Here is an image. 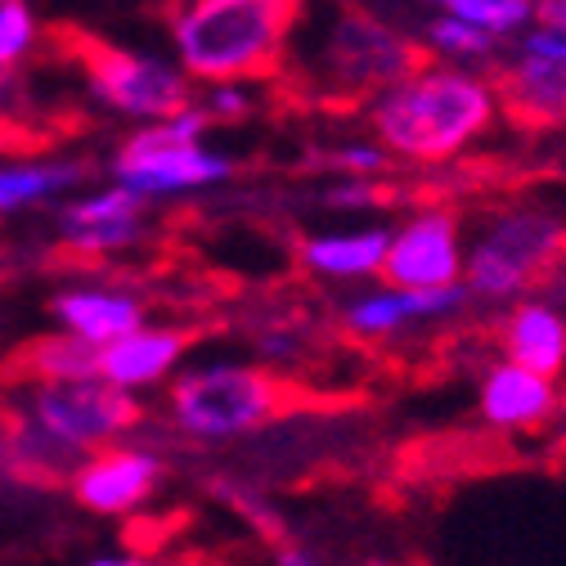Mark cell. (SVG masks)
<instances>
[{
	"mask_svg": "<svg viewBox=\"0 0 566 566\" xmlns=\"http://www.w3.org/2000/svg\"><path fill=\"white\" fill-rule=\"evenodd\" d=\"M36 14L28 0H0V73L19 67L36 45Z\"/></svg>",
	"mask_w": 566,
	"mask_h": 566,
	"instance_id": "23",
	"label": "cell"
},
{
	"mask_svg": "<svg viewBox=\"0 0 566 566\" xmlns=\"http://www.w3.org/2000/svg\"><path fill=\"white\" fill-rule=\"evenodd\" d=\"M522 50H531V54H548V59L566 63V32L544 28V23H531L526 36H522Z\"/></svg>",
	"mask_w": 566,
	"mask_h": 566,
	"instance_id": "26",
	"label": "cell"
},
{
	"mask_svg": "<svg viewBox=\"0 0 566 566\" xmlns=\"http://www.w3.org/2000/svg\"><path fill=\"white\" fill-rule=\"evenodd\" d=\"M428 45L454 63H472V59H485L494 45H500V36L468 23V19H454V14H437L428 23Z\"/></svg>",
	"mask_w": 566,
	"mask_h": 566,
	"instance_id": "22",
	"label": "cell"
},
{
	"mask_svg": "<svg viewBox=\"0 0 566 566\" xmlns=\"http://www.w3.org/2000/svg\"><path fill=\"white\" fill-rule=\"evenodd\" d=\"M387 145H382V139H374V145H369V139H350V145H342L337 154H333V163L346 171V176H378L382 167H387Z\"/></svg>",
	"mask_w": 566,
	"mask_h": 566,
	"instance_id": "24",
	"label": "cell"
},
{
	"mask_svg": "<svg viewBox=\"0 0 566 566\" xmlns=\"http://www.w3.org/2000/svg\"><path fill=\"white\" fill-rule=\"evenodd\" d=\"M207 122L211 117L202 113V104H189L158 122H139V130L113 154V180L149 202L226 185L234 176V163L207 145Z\"/></svg>",
	"mask_w": 566,
	"mask_h": 566,
	"instance_id": "4",
	"label": "cell"
},
{
	"mask_svg": "<svg viewBox=\"0 0 566 566\" xmlns=\"http://www.w3.org/2000/svg\"><path fill=\"white\" fill-rule=\"evenodd\" d=\"M145 202L149 198H139L117 180L104 189H91L59 207V239L67 252H82V256H117L145 239V226H149Z\"/></svg>",
	"mask_w": 566,
	"mask_h": 566,
	"instance_id": "10",
	"label": "cell"
},
{
	"mask_svg": "<svg viewBox=\"0 0 566 566\" xmlns=\"http://www.w3.org/2000/svg\"><path fill=\"white\" fill-rule=\"evenodd\" d=\"M476 405H481V418L490 428L531 432V428H544V422L557 413V387H553V374H539V369L504 356L500 365L485 369Z\"/></svg>",
	"mask_w": 566,
	"mask_h": 566,
	"instance_id": "11",
	"label": "cell"
},
{
	"mask_svg": "<svg viewBox=\"0 0 566 566\" xmlns=\"http://www.w3.org/2000/svg\"><path fill=\"white\" fill-rule=\"evenodd\" d=\"M566 261V217L535 202L490 211L463 252V289L481 302H517Z\"/></svg>",
	"mask_w": 566,
	"mask_h": 566,
	"instance_id": "3",
	"label": "cell"
},
{
	"mask_svg": "<svg viewBox=\"0 0 566 566\" xmlns=\"http://www.w3.org/2000/svg\"><path fill=\"white\" fill-rule=\"evenodd\" d=\"M50 311H54L59 328L82 333L95 346L145 324V306H139V297L122 293V289H63L50 302Z\"/></svg>",
	"mask_w": 566,
	"mask_h": 566,
	"instance_id": "17",
	"label": "cell"
},
{
	"mask_svg": "<svg viewBox=\"0 0 566 566\" xmlns=\"http://www.w3.org/2000/svg\"><path fill=\"white\" fill-rule=\"evenodd\" d=\"M283 387L239 360H217V365H193L171 378L167 413L176 422V432L189 441H239L279 413Z\"/></svg>",
	"mask_w": 566,
	"mask_h": 566,
	"instance_id": "5",
	"label": "cell"
},
{
	"mask_svg": "<svg viewBox=\"0 0 566 566\" xmlns=\"http://www.w3.org/2000/svg\"><path fill=\"white\" fill-rule=\"evenodd\" d=\"M463 252L468 234L454 211L422 207L391 230L382 279L400 283V289H454L463 283Z\"/></svg>",
	"mask_w": 566,
	"mask_h": 566,
	"instance_id": "8",
	"label": "cell"
},
{
	"mask_svg": "<svg viewBox=\"0 0 566 566\" xmlns=\"http://www.w3.org/2000/svg\"><path fill=\"white\" fill-rule=\"evenodd\" d=\"M19 374L32 382H77V378H99V346L86 342L82 333H45L32 337L19 350Z\"/></svg>",
	"mask_w": 566,
	"mask_h": 566,
	"instance_id": "20",
	"label": "cell"
},
{
	"mask_svg": "<svg viewBox=\"0 0 566 566\" xmlns=\"http://www.w3.org/2000/svg\"><path fill=\"white\" fill-rule=\"evenodd\" d=\"M23 422L36 437H45L59 454L82 463L91 450H104L117 437L135 432L139 400H135V391H126V387H117L108 378L32 382Z\"/></svg>",
	"mask_w": 566,
	"mask_h": 566,
	"instance_id": "6",
	"label": "cell"
},
{
	"mask_svg": "<svg viewBox=\"0 0 566 566\" xmlns=\"http://www.w3.org/2000/svg\"><path fill=\"white\" fill-rule=\"evenodd\" d=\"M185 350H189L185 333L158 328V324L145 319L139 328L99 346V378H108L126 391H149V387H163L167 378L180 374Z\"/></svg>",
	"mask_w": 566,
	"mask_h": 566,
	"instance_id": "12",
	"label": "cell"
},
{
	"mask_svg": "<svg viewBox=\"0 0 566 566\" xmlns=\"http://www.w3.org/2000/svg\"><path fill=\"white\" fill-rule=\"evenodd\" d=\"M207 117H221V122H239L252 113V95L243 91V82H207V99H202Z\"/></svg>",
	"mask_w": 566,
	"mask_h": 566,
	"instance_id": "25",
	"label": "cell"
},
{
	"mask_svg": "<svg viewBox=\"0 0 566 566\" xmlns=\"http://www.w3.org/2000/svg\"><path fill=\"white\" fill-rule=\"evenodd\" d=\"M86 82L108 113L130 122H158L193 104V91H189L193 77L180 63L149 50H117V45L91 50Z\"/></svg>",
	"mask_w": 566,
	"mask_h": 566,
	"instance_id": "7",
	"label": "cell"
},
{
	"mask_svg": "<svg viewBox=\"0 0 566 566\" xmlns=\"http://www.w3.org/2000/svg\"><path fill=\"white\" fill-rule=\"evenodd\" d=\"M82 176H86V167L73 163V158H14V163H0V217L45 207V202L63 198L67 189H77Z\"/></svg>",
	"mask_w": 566,
	"mask_h": 566,
	"instance_id": "19",
	"label": "cell"
},
{
	"mask_svg": "<svg viewBox=\"0 0 566 566\" xmlns=\"http://www.w3.org/2000/svg\"><path fill=\"white\" fill-rule=\"evenodd\" d=\"M500 342H504V356L509 360H522L539 374H562L566 369V315L553 306V302H539V297H517L513 311L504 315V328H500Z\"/></svg>",
	"mask_w": 566,
	"mask_h": 566,
	"instance_id": "16",
	"label": "cell"
},
{
	"mask_svg": "<svg viewBox=\"0 0 566 566\" xmlns=\"http://www.w3.org/2000/svg\"><path fill=\"white\" fill-rule=\"evenodd\" d=\"M535 23L566 32V0H535Z\"/></svg>",
	"mask_w": 566,
	"mask_h": 566,
	"instance_id": "27",
	"label": "cell"
},
{
	"mask_svg": "<svg viewBox=\"0 0 566 566\" xmlns=\"http://www.w3.org/2000/svg\"><path fill=\"white\" fill-rule=\"evenodd\" d=\"M463 302H468L463 283H454V289H400V283H387V289L360 293L342 311V319L360 337H391V333H405L422 319L454 315Z\"/></svg>",
	"mask_w": 566,
	"mask_h": 566,
	"instance_id": "13",
	"label": "cell"
},
{
	"mask_svg": "<svg viewBox=\"0 0 566 566\" xmlns=\"http://www.w3.org/2000/svg\"><path fill=\"white\" fill-rule=\"evenodd\" d=\"M500 117V91L463 63L409 67L378 91L369 122L391 158L450 163L468 154Z\"/></svg>",
	"mask_w": 566,
	"mask_h": 566,
	"instance_id": "1",
	"label": "cell"
},
{
	"mask_svg": "<svg viewBox=\"0 0 566 566\" xmlns=\"http://www.w3.org/2000/svg\"><path fill=\"white\" fill-rule=\"evenodd\" d=\"M328 63L333 73L356 77L360 86H391L396 77L409 73V45L396 41V32L369 23V19H346L333 36H328Z\"/></svg>",
	"mask_w": 566,
	"mask_h": 566,
	"instance_id": "15",
	"label": "cell"
},
{
	"mask_svg": "<svg viewBox=\"0 0 566 566\" xmlns=\"http://www.w3.org/2000/svg\"><path fill=\"white\" fill-rule=\"evenodd\" d=\"M494 91H500V113L517 117L522 126L566 122V63H557L548 54L522 50L504 67V77L494 82Z\"/></svg>",
	"mask_w": 566,
	"mask_h": 566,
	"instance_id": "14",
	"label": "cell"
},
{
	"mask_svg": "<svg viewBox=\"0 0 566 566\" xmlns=\"http://www.w3.org/2000/svg\"><path fill=\"white\" fill-rule=\"evenodd\" d=\"M432 10L441 14H454V19H468L494 36H517L535 23V0H428Z\"/></svg>",
	"mask_w": 566,
	"mask_h": 566,
	"instance_id": "21",
	"label": "cell"
},
{
	"mask_svg": "<svg viewBox=\"0 0 566 566\" xmlns=\"http://www.w3.org/2000/svg\"><path fill=\"white\" fill-rule=\"evenodd\" d=\"M67 481H73V500L86 513L126 517L158 494L163 459L154 450H135V446H104V450H91Z\"/></svg>",
	"mask_w": 566,
	"mask_h": 566,
	"instance_id": "9",
	"label": "cell"
},
{
	"mask_svg": "<svg viewBox=\"0 0 566 566\" xmlns=\"http://www.w3.org/2000/svg\"><path fill=\"white\" fill-rule=\"evenodd\" d=\"M302 0H185L171 19L176 63L193 82L265 77L289 50Z\"/></svg>",
	"mask_w": 566,
	"mask_h": 566,
	"instance_id": "2",
	"label": "cell"
},
{
	"mask_svg": "<svg viewBox=\"0 0 566 566\" xmlns=\"http://www.w3.org/2000/svg\"><path fill=\"white\" fill-rule=\"evenodd\" d=\"M387 239H391V230H378V226L328 230V234H315L302 243V261H306V270H315L324 279H369V274H382Z\"/></svg>",
	"mask_w": 566,
	"mask_h": 566,
	"instance_id": "18",
	"label": "cell"
}]
</instances>
